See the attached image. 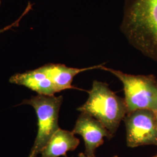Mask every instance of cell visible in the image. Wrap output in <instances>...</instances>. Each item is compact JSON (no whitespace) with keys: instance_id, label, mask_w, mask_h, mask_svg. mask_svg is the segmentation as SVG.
Segmentation results:
<instances>
[{"instance_id":"1","label":"cell","mask_w":157,"mask_h":157,"mask_svg":"<svg viewBox=\"0 0 157 157\" xmlns=\"http://www.w3.org/2000/svg\"><path fill=\"white\" fill-rule=\"evenodd\" d=\"M121 29L130 44L157 62V0H124Z\"/></svg>"},{"instance_id":"2","label":"cell","mask_w":157,"mask_h":157,"mask_svg":"<svg viewBox=\"0 0 157 157\" xmlns=\"http://www.w3.org/2000/svg\"><path fill=\"white\" fill-rule=\"evenodd\" d=\"M88 93L87 100L78 110L92 116L114 135L128 113L124 99L112 91L106 83L97 80L93 82Z\"/></svg>"},{"instance_id":"3","label":"cell","mask_w":157,"mask_h":157,"mask_svg":"<svg viewBox=\"0 0 157 157\" xmlns=\"http://www.w3.org/2000/svg\"><path fill=\"white\" fill-rule=\"evenodd\" d=\"M100 69L112 73L122 83L128 113L137 109L157 112V80L154 75H130L104 65Z\"/></svg>"},{"instance_id":"4","label":"cell","mask_w":157,"mask_h":157,"mask_svg":"<svg viewBox=\"0 0 157 157\" xmlns=\"http://www.w3.org/2000/svg\"><path fill=\"white\" fill-rule=\"evenodd\" d=\"M62 101L61 95L56 97L38 94L23 101L22 104L33 107L38 121L37 134L29 157H37L59 128L58 118Z\"/></svg>"},{"instance_id":"5","label":"cell","mask_w":157,"mask_h":157,"mask_svg":"<svg viewBox=\"0 0 157 157\" xmlns=\"http://www.w3.org/2000/svg\"><path fill=\"white\" fill-rule=\"evenodd\" d=\"M127 146H157V119L155 112L150 109H137L129 112L124 119Z\"/></svg>"},{"instance_id":"6","label":"cell","mask_w":157,"mask_h":157,"mask_svg":"<svg viewBox=\"0 0 157 157\" xmlns=\"http://www.w3.org/2000/svg\"><path fill=\"white\" fill-rule=\"evenodd\" d=\"M72 132L80 135L85 144L84 154L89 157H95L96 149L104 142V138L111 139L113 136L108 129L92 116L81 112L76 122Z\"/></svg>"},{"instance_id":"7","label":"cell","mask_w":157,"mask_h":157,"mask_svg":"<svg viewBox=\"0 0 157 157\" xmlns=\"http://www.w3.org/2000/svg\"><path fill=\"white\" fill-rule=\"evenodd\" d=\"M103 65L104 64H100L83 68H75L67 67L63 64L49 63L41 67L51 80L58 93L62 90L67 89L82 90L72 85L74 78L77 75L85 71L100 69Z\"/></svg>"},{"instance_id":"8","label":"cell","mask_w":157,"mask_h":157,"mask_svg":"<svg viewBox=\"0 0 157 157\" xmlns=\"http://www.w3.org/2000/svg\"><path fill=\"white\" fill-rule=\"evenodd\" d=\"M10 82L25 86L40 95L52 96L58 93L56 87L41 67L25 73L15 74L10 78Z\"/></svg>"},{"instance_id":"9","label":"cell","mask_w":157,"mask_h":157,"mask_svg":"<svg viewBox=\"0 0 157 157\" xmlns=\"http://www.w3.org/2000/svg\"><path fill=\"white\" fill-rule=\"evenodd\" d=\"M79 143V139L72 132L59 128L41 152V157L66 156L67 152L75 150Z\"/></svg>"},{"instance_id":"10","label":"cell","mask_w":157,"mask_h":157,"mask_svg":"<svg viewBox=\"0 0 157 157\" xmlns=\"http://www.w3.org/2000/svg\"><path fill=\"white\" fill-rule=\"evenodd\" d=\"M32 4H30V3H29L27 8L25 9V10L24 11L23 13L21 15V16L19 17L17 19V21H15L14 22L12 23L10 25H8V26H6V27L4 28L0 29V33H3V32H6V31L9 30V29H10L13 28V27H17V26L19 25V22H20L21 20L22 19V18L23 17H24L26 14H27L30 11V10L32 9Z\"/></svg>"},{"instance_id":"11","label":"cell","mask_w":157,"mask_h":157,"mask_svg":"<svg viewBox=\"0 0 157 157\" xmlns=\"http://www.w3.org/2000/svg\"><path fill=\"white\" fill-rule=\"evenodd\" d=\"M78 157H89V156H87V155H86L84 153H83V152H81V153H80L79 154H78ZM113 157H118L117 155H116V156H114Z\"/></svg>"},{"instance_id":"12","label":"cell","mask_w":157,"mask_h":157,"mask_svg":"<svg viewBox=\"0 0 157 157\" xmlns=\"http://www.w3.org/2000/svg\"><path fill=\"white\" fill-rule=\"evenodd\" d=\"M155 114H156V117H157V112H155Z\"/></svg>"},{"instance_id":"13","label":"cell","mask_w":157,"mask_h":157,"mask_svg":"<svg viewBox=\"0 0 157 157\" xmlns=\"http://www.w3.org/2000/svg\"><path fill=\"white\" fill-rule=\"evenodd\" d=\"M157 157V155H155V156H154V157Z\"/></svg>"},{"instance_id":"14","label":"cell","mask_w":157,"mask_h":157,"mask_svg":"<svg viewBox=\"0 0 157 157\" xmlns=\"http://www.w3.org/2000/svg\"><path fill=\"white\" fill-rule=\"evenodd\" d=\"M0 4H1V0H0Z\"/></svg>"}]
</instances>
